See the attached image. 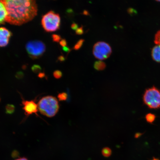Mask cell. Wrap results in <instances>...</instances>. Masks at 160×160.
I'll return each instance as SVG.
<instances>
[{
	"mask_svg": "<svg viewBox=\"0 0 160 160\" xmlns=\"http://www.w3.org/2000/svg\"><path fill=\"white\" fill-rule=\"evenodd\" d=\"M7 12L6 22L19 26L31 21L37 14L38 6L35 1L3 0Z\"/></svg>",
	"mask_w": 160,
	"mask_h": 160,
	"instance_id": "cell-1",
	"label": "cell"
},
{
	"mask_svg": "<svg viewBox=\"0 0 160 160\" xmlns=\"http://www.w3.org/2000/svg\"><path fill=\"white\" fill-rule=\"evenodd\" d=\"M38 106L40 112L48 118L54 117L59 109L57 99L52 96H45L39 100Z\"/></svg>",
	"mask_w": 160,
	"mask_h": 160,
	"instance_id": "cell-2",
	"label": "cell"
},
{
	"mask_svg": "<svg viewBox=\"0 0 160 160\" xmlns=\"http://www.w3.org/2000/svg\"><path fill=\"white\" fill-rule=\"evenodd\" d=\"M41 23L46 31L55 32L59 29L61 18L58 14L53 11H50L43 16Z\"/></svg>",
	"mask_w": 160,
	"mask_h": 160,
	"instance_id": "cell-3",
	"label": "cell"
},
{
	"mask_svg": "<svg viewBox=\"0 0 160 160\" xmlns=\"http://www.w3.org/2000/svg\"><path fill=\"white\" fill-rule=\"evenodd\" d=\"M143 101L149 108H160V90L155 87L146 90L143 95Z\"/></svg>",
	"mask_w": 160,
	"mask_h": 160,
	"instance_id": "cell-4",
	"label": "cell"
},
{
	"mask_svg": "<svg viewBox=\"0 0 160 160\" xmlns=\"http://www.w3.org/2000/svg\"><path fill=\"white\" fill-rule=\"evenodd\" d=\"M26 48L29 57L36 59L42 57L46 51V46L42 42L34 40L28 42Z\"/></svg>",
	"mask_w": 160,
	"mask_h": 160,
	"instance_id": "cell-5",
	"label": "cell"
},
{
	"mask_svg": "<svg viewBox=\"0 0 160 160\" xmlns=\"http://www.w3.org/2000/svg\"><path fill=\"white\" fill-rule=\"evenodd\" d=\"M112 50L108 43L104 42H98L93 46V53L95 57L99 60L108 58L111 54Z\"/></svg>",
	"mask_w": 160,
	"mask_h": 160,
	"instance_id": "cell-6",
	"label": "cell"
},
{
	"mask_svg": "<svg viewBox=\"0 0 160 160\" xmlns=\"http://www.w3.org/2000/svg\"><path fill=\"white\" fill-rule=\"evenodd\" d=\"M22 105L23 106L22 109L27 117H28L34 114L38 116V112L39 111L38 109V104L35 103V101L33 100L27 101L22 99Z\"/></svg>",
	"mask_w": 160,
	"mask_h": 160,
	"instance_id": "cell-7",
	"label": "cell"
},
{
	"mask_svg": "<svg viewBox=\"0 0 160 160\" xmlns=\"http://www.w3.org/2000/svg\"><path fill=\"white\" fill-rule=\"evenodd\" d=\"M12 33L5 27H0V47H5L9 43Z\"/></svg>",
	"mask_w": 160,
	"mask_h": 160,
	"instance_id": "cell-8",
	"label": "cell"
},
{
	"mask_svg": "<svg viewBox=\"0 0 160 160\" xmlns=\"http://www.w3.org/2000/svg\"><path fill=\"white\" fill-rule=\"evenodd\" d=\"M7 16V9L2 1H0V25L4 24L6 22Z\"/></svg>",
	"mask_w": 160,
	"mask_h": 160,
	"instance_id": "cell-9",
	"label": "cell"
},
{
	"mask_svg": "<svg viewBox=\"0 0 160 160\" xmlns=\"http://www.w3.org/2000/svg\"><path fill=\"white\" fill-rule=\"evenodd\" d=\"M151 55L154 61L160 63V45H157L153 48L152 50Z\"/></svg>",
	"mask_w": 160,
	"mask_h": 160,
	"instance_id": "cell-10",
	"label": "cell"
},
{
	"mask_svg": "<svg viewBox=\"0 0 160 160\" xmlns=\"http://www.w3.org/2000/svg\"><path fill=\"white\" fill-rule=\"evenodd\" d=\"M106 63L103 61H97L94 63V68L97 71H102L104 70L106 68Z\"/></svg>",
	"mask_w": 160,
	"mask_h": 160,
	"instance_id": "cell-11",
	"label": "cell"
},
{
	"mask_svg": "<svg viewBox=\"0 0 160 160\" xmlns=\"http://www.w3.org/2000/svg\"><path fill=\"white\" fill-rule=\"evenodd\" d=\"M6 113L8 114H12L15 111V107L12 104H8L5 107Z\"/></svg>",
	"mask_w": 160,
	"mask_h": 160,
	"instance_id": "cell-12",
	"label": "cell"
},
{
	"mask_svg": "<svg viewBox=\"0 0 160 160\" xmlns=\"http://www.w3.org/2000/svg\"><path fill=\"white\" fill-rule=\"evenodd\" d=\"M145 119L148 122L152 123L155 121L156 116L152 113H148L145 116Z\"/></svg>",
	"mask_w": 160,
	"mask_h": 160,
	"instance_id": "cell-13",
	"label": "cell"
},
{
	"mask_svg": "<svg viewBox=\"0 0 160 160\" xmlns=\"http://www.w3.org/2000/svg\"><path fill=\"white\" fill-rule=\"evenodd\" d=\"M102 153L105 157H108L111 155L112 151L109 148L106 147L102 150Z\"/></svg>",
	"mask_w": 160,
	"mask_h": 160,
	"instance_id": "cell-14",
	"label": "cell"
},
{
	"mask_svg": "<svg viewBox=\"0 0 160 160\" xmlns=\"http://www.w3.org/2000/svg\"><path fill=\"white\" fill-rule=\"evenodd\" d=\"M68 95L65 92L59 93L58 95V98L60 101H65L68 99Z\"/></svg>",
	"mask_w": 160,
	"mask_h": 160,
	"instance_id": "cell-15",
	"label": "cell"
},
{
	"mask_svg": "<svg viewBox=\"0 0 160 160\" xmlns=\"http://www.w3.org/2000/svg\"><path fill=\"white\" fill-rule=\"evenodd\" d=\"M85 40L83 39H81L79 40L77 42V43L75 44V45L73 47V49L77 51V50H79L81 48Z\"/></svg>",
	"mask_w": 160,
	"mask_h": 160,
	"instance_id": "cell-16",
	"label": "cell"
},
{
	"mask_svg": "<svg viewBox=\"0 0 160 160\" xmlns=\"http://www.w3.org/2000/svg\"><path fill=\"white\" fill-rule=\"evenodd\" d=\"M154 42L156 45H160V30L157 32L155 35Z\"/></svg>",
	"mask_w": 160,
	"mask_h": 160,
	"instance_id": "cell-17",
	"label": "cell"
},
{
	"mask_svg": "<svg viewBox=\"0 0 160 160\" xmlns=\"http://www.w3.org/2000/svg\"><path fill=\"white\" fill-rule=\"evenodd\" d=\"M32 71L35 73H38L41 71L42 68L38 65H34L32 68Z\"/></svg>",
	"mask_w": 160,
	"mask_h": 160,
	"instance_id": "cell-18",
	"label": "cell"
},
{
	"mask_svg": "<svg viewBox=\"0 0 160 160\" xmlns=\"http://www.w3.org/2000/svg\"><path fill=\"white\" fill-rule=\"evenodd\" d=\"M53 77H54L56 79H59L61 78L62 76V72L59 71V70H57L54 72L53 73Z\"/></svg>",
	"mask_w": 160,
	"mask_h": 160,
	"instance_id": "cell-19",
	"label": "cell"
},
{
	"mask_svg": "<svg viewBox=\"0 0 160 160\" xmlns=\"http://www.w3.org/2000/svg\"><path fill=\"white\" fill-rule=\"evenodd\" d=\"M52 38L54 42H58L61 41V36L57 34H53L52 36Z\"/></svg>",
	"mask_w": 160,
	"mask_h": 160,
	"instance_id": "cell-20",
	"label": "cell"
},
{
	"mask_svg": "<svg viewBox=\"0 0 160 160\" xmlns=\"http://www.w3.org/2000/svg\"><path fill=\"white\" fill-rule=\"evenodd\" d=\"M76 34L78 35H81L83 33V26H81V27L78 28L76 30Z\"/></svg>",
	"mask_w": 160,
	"mask_h": 160,
	"instance_id": "cell-21",
	"label": "cell"
},
{
	"mask_svg": "<svg viewBox=\"0 0 160 160\" xmlns=\"http://www.w3.org/2000/svg\"><path fill=\"white\" fill-rule=\"evenodd\" d=\"M60 45L63 47H66L67 45V41L66 39H62L61 41H60Z\"/></svg>",
	"mask_w": 160,
	"mask_h": 160,
	"instance_id": "cell-22",
	"label": "cell"
},
{
	"mask_svg": "<svg viewBox=\"0 0 160 160\" xmlns=\"http://www.w3.org/2000/svg\"><path fill=\"white\" fill-rule=\"evenodd\" d=\"M71 28L73 30H76L78 29V24L77 23L73 22L72 24Z\"/></svg>",
	"mask_w": 160,
	"mask_h": 160,
	"instance_id": "cell-23",
	"label": "cell"
},
{
	"mask_svg": "<svg viewBox=\"0 0 160 160\" xmlns=\"http://www.w3.org/2000/svg\"><path fill=\"white\" fill-rule=\"evenodd\" d=\"M63 50L64 51L66 52H69L71 51V49H70L69 47H67V46L63 47Z\"/></svg>",
	"mask_w": 160,
	"mask_h": 160,
	"instance_id": "cell-24",
	"label": "cell"
},
{
	"mask_svg": "<svg viewBox=\"0 0 160 160\" xmlns=\"http://www.w3.org/2000/svg\"><path fill=\"white\" fill-rule=\"evenodd\" d=\"M58 59L60 61L63 62L65 60V58L63 56H61L58 58Z\"/></svg>",
	"mask_w": 160,
	"mask_h": 160,
	"instance_id": "cell-25",
	"label": "cell"
},
{
	"mask_svg": "<svg viewBox=\"0 0 160 160\" xmlns=\"http://www.w3.org/2000/svg\"><path fill=\"white\" fill-rule=\"evenodd\" d=\"M45 73H39L38 77L40 78H43L45 77Z\"/></svg>",
	"mask_w": 160,
	"mask_h": 160,
	"instance_id": "cell-26",
	"label": "cell"
},
{
	"mask_svg": "<svg viewBox=\"0 0 160 160\" xmlns=\"http://www.w3.org/2000/svg\"><path fill=\"white\" fill-rule=\"evenodd\" d=\"M83 14L85 15H89V13L88 11L87 10H84L83 12Z\"/></svg>",
	"mask_w": 160,
	"mask_h": 160,
	"instance_id": "cell-27",
	"label": "cell"
},
{
	"mask_svg": "<svg viewBox=\"0 0 160 160\" xmlns=\"http://www.w3.org/2000/svg\"><path fill=\"white\" fill-rule=\"evenodd\" d=\"M142 135L141 133H136V134L135 135V137L136 138H138L139 137H140Z\"/></svg>",
	"mask_w": 160,
	"mask_h": 160,
	"instance_id": "cell-28",
	"label": "cell"
},
{
	"mask_svg": "<svg viewBox=\"0 0 160 160\" xmlns=\"http://www.w3.org/2000/svg\"><path fill=\"white\" fill-rule=\"evenodd\" d=\"M15 160H28L27 158L23 157V158H19Z\"/></svg>",
	"mask_w": 160,
	"mask_h": 160,
	"instance_id": "cell-29",
	"label": "cell"
},
{
	"mask_svg": "<svg viewBox=\"0 0 160 160\" xmlns=\"http://www.w3.org/2000/svg\"><path fill=\"white\" fill-rule=\"evenodd\" d=\"M152 160H159V159H157L155 158H154Z\"/></svg>",
	"mask_w": 160,
	"mask_h": 160,
	"instance_id": "cell-30",
	"label": "cell"
},
{
	"mask_svg": "<svg viewBox=\"0 0 160 160\" xmlns=\"http://www.w3.org/2000/svg\"><path fill=\"white\" fill-rule=\"evenodd\" d=\"M0 102H1V98H0Z\"/></svg>",
	"mask_w": 160,
	"mask_h": 160,
	"instance_id": "cell-31",
	"label": "cell"
}]
</instances>
